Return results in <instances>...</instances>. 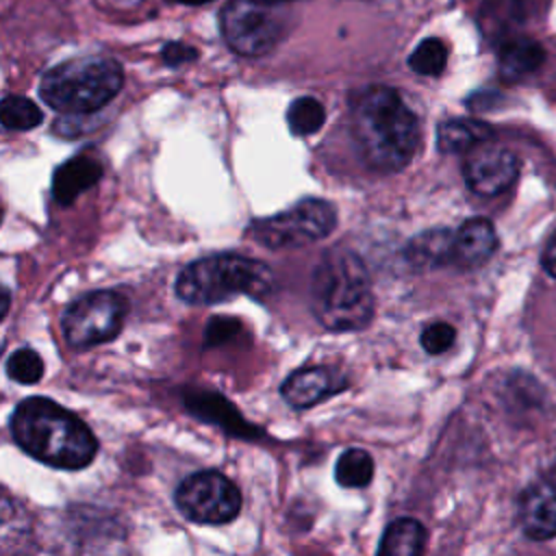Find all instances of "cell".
I'll list each match as a JSON object with an SVG mask.
<instances>
[{
    "label": "cell",
    "instance_id": "cell-1",
    "mask_svg": "<svg viewBox=\"0 0 556 556\" xmlns=\"http://www.w3.org/2000/svg\"><path fill=\"white\" fill-rule=\"evenodd\" d=\"M350 128L363 163L378 172L406 167L417 150V117L402 93L387 85H371L352 96Z\"/></svg>",
    "mask_w": 556,
    "mask_h": 556
},
{
    "label": "cell",
    "instance_id": "cell-2",
    "mask_svg": "<svg viewBox=\"0 0 556 556\" xmlns=\"http://www.w3.org/2000/svg\"><path fill=\"white\" fill-rule=\"evenodd\" d=\"M9 430L22 452L54 469H85L98 452L91 428L65 406L41 395H30L13 408Z\"/></svg>",
    "mask_w": 556,
    "mask_h": 556
},
{
    "label": "cell",
    "instance_id": "cell-3",
    "mask_svg": "<svg viewBox=\"0 0 556 556\" xmlns=\"http://www.w3.org/2000/svg\"><path fill=\"white\" fill-rule=\"evenodd\" d=\"M311 308L332 332H356L374 317L371 280L361 256L348 248L326 250L311 278Z\"/></svg>",
    "mask_w": 556,
    "mask_h": 556
},
{
    "label": "cell",
    "instance_id": "cell-4",
    "mask_svg": "<svg viewBox=\"0 0 556 556\" xmlns=\"http://www.w3.org/2000/svg\"><path fill=\"white\" fill-rule=\"evenodd\" d=\"M124 85V70L111 56H78L50 67L39 83L41 100L65 115H91Z\"/></svg>",
    "mask_w": 556,
    "mask_h": 556
},
{
    "label": "cell",
    "instance_id": "cell-5",
    "mask_svg": "<svg viewBox=\"0 0 556 556\" xmlns=\"http://www.w3.org/2000/svg\"><path fill=\"white\" fill-rule=\"evenodd\" d=\"M271 269L241 254H211L189 263L176 278V295L189 304H217L235 295L265 298L271 291Z\"/></svg>",
    "mask_w": 556,
    "mask_h": 556
},
{
    "label": "cell",
    "instance_id": "cell-6",
    "mask_svg": "<svg viewBox=\"0 0 556 556\" xmlns=\"http://www.w3.org/2000/svg\"><path fill=\"white\" fill-rule=\"evenodd\" d=\"M337 226V208L319 198H306L295 206L248 226V237L271 250L302 248L326 239Z\"/></svg>",
    "mask_w": 556,
    "mask_h": 556
},
{
    "label": "cell",
    "instance_id": "cell-7",
    "mask_svg": "<svg viewBox=\"0 0 556 556\" xmlns=\"http://www.w3.org/2000/svg\"><path fill=\"white\" fill-rule=\"evenodd\" d=\"M128 300L113 291L100 289L80 295L63 313V337L70 348L87 350L115 339L124 326Z\"/></svg>",
    "mask_w": 556,
    "mask_h": 556
},
{
    "label": "cell",
    "instance_id": "cell-8",
    "mask_svg": "<svg viewBox=\"0 0 556 556\" xmlns=\"http://www.w3.org/2000/svg\"><path fill=\"white\" fill-rule=\"evenodd\" d=\"M222 37L241 56H263L282 39L287 22L276 9L261 0H228L219 15Z\"/></svg>",
    "mask_w": 556,
    "mask_h": 556
},
{
    "label": "cell",
    "instance_id": "cell-9",
    "mask_svg": "<svg viewBox=\"0 0 556 556\" xmlns=\"http://www.w3.org/2000/svg\"><path fill=\"white\" fill-rule=\"evenodd\" d=\"M176 508L193 523L219 526L232 521L241 510V493L230 478L215 469H202L187 476L176 493Z\"/></svg>",
    "mask_w": 556,
    "mask_h": 556
},
{
    "label": "cell",
    "instance_id": "cell-10",
    "mask_svg": "<svg viewBox=\"0 0 556 556\" xmlns=\"http://www.w3.org/2000/svg\"><path fill=\"white\" fill-rule=\"evenodd\" d=\"M517 174L519 165L515 154L497 146L482 143L473 148L463 163V176L467 187L484 198H493L508 191L517 180Z\"/></svg>",
    "mask_w": 556,
    "mask_h": 556
},
{
    "label": "cell",
    "instance_id": "cell-11",
    "mask_svg": "<svg viewBox=\"0 0 556 556\" xmlns=\"http://www.w3.org/2000/svg\"><path fill=\"white\" fill-rule=\"evenodd\" d=\"M517 521L532 541L556 536V469L541 473L519 493Z\"/></svg>",
    "mask_w": 556,
    "mask_h": 556
},
{
    "label": "cell",
    "instance_id": "cell-12",
    "mask_svg": "<svg viewBox=\"0 0 556 556\" xmlns=\"http://www.w3.org/2000/svg\"><path fill=\"white\" fill-rule=\"evenodd\" d=\"M345 387L348 378L337 369L326 365H311L289 374L280 387V395L291 408H311L321 400L343 391Z\"/></svg>",
    "mask_w": 556,
    "mask_h": 556
},
{
    "label": "cell",
    "instance_id": "cell-13",
    "mask_svg": "<svg viewBox=\"0 0 556 556\" xmlns=\"http://www.w3.org/2000/svg\"><path fill=\"white\" fill-rule=\"evenodd\" d=\"M497 248V235L489 219L471 217L454 232L452 265L460 269H473L486 263Z\"/></svg>",
    "mask_w": 556,
    "mask_h": 556
},
{
    "label": "cell",
    "instance_id": "cell-14",
    "mask_svg": "<svg viewBox=\"0 0 556 556\" xmlns=\"http://www.w3.org/2000/svg\"><path fill=\"white\" fill-rule=\"evenodd\" d=\"M102 176V165L85 154L61 163L52 174V198L59 204L74 202L85 189L93 187Z\"/></svg>",
    "mask_w": 556,
    "mask_h": 556
},
{
    "label": "cell",
    "instance_id": "cell-15",
    "mask_svg": "<svg viewBox=\"0 0 556 556\" xmlns=\"http://www.w3.org/2000/svg\"><path fill=\"white\" fill-rule=\"evenodd\" d=\"M454 232L447 228H432L413 237L404 250V258L415 269H430L452 265Z\"/></svg>",
    "mask_w": 556,
    "mask_h": 556
},
{
    "label": "cell",
    "instance_id": "cell-16",
    "mask_svg": "<svg viewBox=\"0 0 556 556\" xmlns=\"http://www.w3.org/2000/svg\"><path fill=\"white\" fill-rule=\"evenodd\" d=\"M495 137L493 128L480 119L471 117H456L445 119L437 128V146L445 154L456 152H471L473 148L491 141Z\"/></svg>",
    "mask_w": 556,
    "mask_h": 556
},
{
    "label": "cell",
    "instance_id": "cell-17",
    "mask_svg": "<svg viewBox=\"0 0 556 556\" xmlns=\"http://www.w3.org/2000/svg\"><path fill=\"white\" fill-rule=\"evenodd\" d=\"M426 554V528L413 519L402 517L387 526L378 543L376 556H424Z\"/></svg>",
    "mask_w": 556,
    "mask_h": 556
},
{
    "label": "cell",
    "instance_id": "cell-18",
    "mask_svg": "<svg viewBox=\"0 0 556 556\" xmlns=\"http://www.w3.org/2000/svg\"><path fill=\"white\" fill-rule=\"evenodd\" d=\"M545 61V50L534 39H513L500 48V74L506 80H519L536 72Z\"/></svg>",
    "mask_w": 556,
    "mask_h": 556
},
{
    "label": "cell",
    "instance_id": "cell-19",
    "mask_svg": "<svg viewBox=\"0 0 556 556\" xmlns=\"http://www.w3.org/2000/svg\"><path fill=\"white\" fill-rule=\"evenodd\" d=\"M374 478V458L367 450L350 447L341 452L334 465V480L345 489H363Z\"/></svg>",
    "mask_w": 556,
    "mask_h": 556
},
{
    "label": "cell",
    "instance_id": "cell-20",
    "mask_svg": "<svg viewBox=\"0 0 556 556\" xmlns=\"http://www.w3.org/2000/svg\"><path fill=\"white\" fill-rule=\"evenodd\" d=\"M326 122L324 104L313 96H302L293 100L287 109V124L289 130L298 137H306L317 132Z\"/></svg>",
    "mask_w": 556,
    "mask_h": 556
},
{
    "label": "cell",
    "instance_id": "cell-21",
    "mask_svg": "<svg viewBox=\"0 0 556 556\" xmlns=\"http://www.w3.org/2000/svg\"><path fill=\"white\" fill-rule=\"evenodd\" d=\"M0 119L7 130H30L43 122V113L33 100L24 96H4Z\"/></svg>",
    "mask_w": 556,
    "mask_h": 556
},
{
    "label": "cell",
    "instance_id": "cell-22",
    "mask_svg": "<svg viewBox=\"0 0 556 556\" xmlns=\"http://www.w3.org/2000/svg\"><path fill=\"white\" fill-rule=\"evenodd\" d=\"M408 65L419 76H439L447 65V48L441 39L428 37L408 56Z\"/></svg>",
    "mask_w": 556,
    "mask_h": 556
},
{
    "label": "cell",
    "instance_id": "cell-23",
    "mask_svg": "<svg viewBox=\"0 0 556 556\" xmlns=\"http://www.w3.org/2000/svg\"><path fill=\"white\" fill-rule=\"evenodd\" d=\"M43 358L30 348H20L7 358V376L13 382L37 384L43 378Z\"/></svg>",
    "mask_w": 556,
    "mask_h": 556
},
{
    "label": "cell",
    "instance_id": "cell-24",
    "mask_svg": "<svg viewBox=\"0 0 556 556\" xmlns=\"http://www.w3.org/2000/svg\"><path fill=\"white\" fill-rule=\"evenodd\" d=\"M454 339H456V330L447 321H432V324H428L421 330V337H419L421 348L428 354H432V356L447 352L452 348Z\"/></svg>",
    "mask_w": 556,
    "mask_h": 556
},
{
    "label": "cell",
    "instance_id": "cell-25",
    "mask_svg": "<svg viewBox=\"0 0 556 556\" xmlns=\"http://www.w3.org/2000/svg\"><path fill=\"white\" fill-rule=\"evenodd\" d=\"M239 328H241L239 321L232 317H213L204 330V345L206 348L219 345V343L228 341L230 337H235L239 332Z\"/></svg>",
    "mask_w": 556,
    "mask_h": 556
},
{
    "label": "cell",
    "instance_id": "cell-26",
    "mask_svg": "<svg viewBox=\"0 0 556 556\" xmlns=\"http://www.w3.org/2000/svg\"><path fill=\"white\" fill-rule=\"evenodd\" d=\"M161 56L167 65L172 67H178V65H185V63H191L193 59H198V50L193 46H187L182 41H169L163 50H161Z\"/></svg>",
    "mask_w": 556,
    "mask_h": 556
},
{
    "label": "cell",
    "instance_id": "cell-27",
    "mask_svg": "<svg viewBox=\"0 0 556 556\" xmlns=\"http://www.w3.org/2000/svg\"><path fill=\"white\" fill-rule=\"evenodd\" d=\"M541 263L545 267V271L556 278V235L549 239V243L545 245L543 250V256H541Z\"/></svg>",
    "mask_w": 556,
    "mask_h": 556
},
{
    "label": "cell",
    "instance_id": "cell-28",
    "mask_svg": "<svg viewBox=\"0 0 556 556\" xmlns=\"http://www.w3.org/2000/svg\"><path fill=\"white\" fill-rule=\"evenodd\" d=\"M9 302H11V293H9V289L4 287V289H2V317H4L7 311H9Z\"/></svg>",
    "mask_w": 556,
    "mask_h": 556
},
{
    "label": "cell",
    "instance_id": "cell-29",
    "mask_svg": "<svg viewBox=\"0 0 556 556\" xmlns=\"http://www.w3.org/2000/svg\"><path fill=\"white\" fill-rule=\"evenodd\" d=\"M167 2H178V4H187V7H198V4L213 2V0H167Z\"/></svg>",
    "mask_w": 556,
    "mask_h": 556
},
{
    "label": "cell",
    "instance_id": "cell-30",
    "mask_svg": "<svg viewBox=\"0 0 556 556\" xmlns=\"http://www.w3.org/2000/svg\"><path fill=\"white\" fill-rule=\"evenodd\" d=\"M261 2H267V4H280V2H289V0H261Z\"/></svg>",
    "mask_w": 556,
    "mask_h": 556
}]
</instances>
